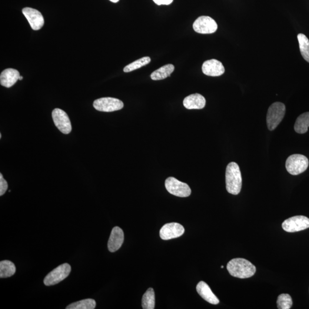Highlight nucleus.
<instances>
[{"mask_svg": "<svg viewBox=\"0 0 309 309\" xmlns=\"http://www.w3.org/2000/svg\"><path fill=\"white\" fill-rule=\"evenodd\" d=\"M227 269L232 277L241 279L250 278L256 272L255 266L244 258L232 259L227 264Z\"/></svg>", "mask_w": 309, "mask_h": 309, "instance_id": "nucleus-1", "label": "nucleus"}, {"mask_svg": "<svg viewBox=\"0 0 309 309\" xmlns=\"http://www.w3.org/2000/svg\"><path fill=\"white\" fill-rule=\"evenodd\" d=\"M226 185L228 193L238 195L241 192L242 185V175L238 164L235 162L229 164L226 170Z\"/></svg>", "mask_w": 309, "mask_h": 309, "instance_id": "nucleus-2", "label": "nucleus"}, {"mask_svg": "<svg viewBox=\"0 0 309 309\" xmlns=\"http://www.w3.org/2000/svg\"><path fill=\"white\" fill-rule=\"evenodd\" d=\"M286 112L284 103L275 102L268 108L267 122L268 129L273 131L283 120Z\"/></svg>", "mask_w": 309, "mask_h": 309, "instance_id": "nucleus-3", "label": "nucleus"}, {"mask_svg": "<svg viewBox=\"0 0 309 309\" xmlns=\"http://www.w3.org/2000/svg\"><path fill=\"white\" fill-rule=\"evenodd\" d=\"M308 166V159L301 154L291 155L286 162V168L288 172L293 175H297L305 172Z\"/></svg>", "mask_w": 309, "mask_h": 309, "instance_id": "nucleus-4", "label": "nucleus"}, {"mask_svg": "<svg viewBox=\"0 0 309 309\" xmlns=\"http://www.w3.org/2000/svg\"><path fill=\"white\" fill-rule=\"evenodd\" d=\"M166 190L169 194L178 197H188L191 194V190L189 185L174 177H169L165 181Z\"/></svg>", "mask_w": 309, "mask_h": 309, "instance_id": "nucleus-5", "label": "nucleus"}, {"mask_svg": "<svg viewBox=\"0 0 309 309\" xmlns=\"http://www.w3.org/2000/svg\"><path fill=\"white\" fill-rule=\"evenodd\" d=\"M71 271V267L68 264L60 265L46 275L44 280V284L46 286L58 284L68 277Z\"/></svg>", "mask_w": 309, "mask_h": 309, "instance_id": "nucleus-6", "label": "nucleus"}, {"mask_svg": "<svg viewBox=\"0 0 309 309\" xmlns=\"http://www.w3.org/2000/svg\"><path fill=\"white\" fill-rule=\"evenodd\" d=\"M282 228L288 232H295L309 228V218L303 215L295 216L285 220Z\"/></svg>", "mask_w": 309, "mask_h": 309, "instance_id": "nucleus-7", "label": "nucleus"}, {"mask_svg": "<svg viewBox=\"0 0 309 309\" xmlns=\"http://www.w3.org/2000/svg\"><path fill=\"white\" fill-rule=\"evenodd\" d=\"M94 108L99 111L111 112L121 110L124 104L119 99L113 98H100L94 102Z\"/></svg>", "mask_w": 309, "mask_h": 309, "instance_id": "nucleus-8", "label": "nucleus"}, {"mask_svg": "<svg viewBox=\"0 0 309 309\" xmlns=\"http://www.w3.org/2000/svg\"><path fill=\"white\" fill-rule=\"evenodd\" d=\"M193 29L196 32L201 34H211L217 31L218 25L210 17L202 16L194 21Z\"/></svg>", "mask_w": 309, "mask_h": 309, "instance_id": "nucleus-9", "label": "nucleus"}, {"mask_svg": "<svg viewBox=\"0 0 309 309\" xmlns=\"http://www.w3.org/2000/svg\"><path fill=\"white\" fill-rule=\"evenodd\" d=\"M52 118L56 127L64 134H68L72 131L70 119L66 113L61 109L56 108L52 111Z\"/></svg>", "mask_w": 309, "mask_h": 309, "instance_id": "nucleus-10", "label": "nucleus"}, {"mask_svg": "<svg viewBox=\"0 0 309 309\" xmlns=\"http://www.w3.org/2000/svg\"><path fill=\"white\" fill-rule=\"evenodd\" d=\"M185 232V228L178 223H169L163 227L160 230V237L164 240L181 237Z\"/></svg>", "mask_w": 309, "mask_h": 309, "instance_id": "nucleus-11", "label": "nucleus"}, {"mask_svg": "<svg viewBox=\"0 0 309 309\" xmlns=\"http://www.w3.org/2000/svg\"><path fill=\"white\" fill-rule=\"evenodd\" d=\"M22 13L27 19L29 24L35 31L41 29L44 24V19L41 12L31 8L22 9Z\"/></svg>", "mask_w": 309, "mask_h": 309, "instance_id": "nucleus-12", "label": "nucleus"}, {"mask_svg": "<svg viewBox=\"0 0 309 309\" xmlns=\"http://www.w3.org/2000/svg\"><path fill=\"white\" fill-rule=\"evenodd\" d=\"M202 72L206 75L216 77L221 76L225 72L224 65L221 62L216 59L209 60L204 62L202 65Z\"/></svg>", "mask_w": 309, "mask_h": 309, "instance_id": "nucleus-13", "label": "nucleus"}, {"mask_svg": "<svg viewBox=\"0 0 309 309\" xmlns=\"http://www.w3.org/2000/svg\"><path fill=\"white\" fill-rule=\"evenodd\" d=\"M124 232L121 228L116 227L113 228L108 242L109 251L114 252L118 251L124 244Z\"/></svg>", "mask_w": 309, "mask_h": 309, "instance_id": "nucleus-14", "label": "nucleus"}, {"mask_svg": "<svg viewBox=\"0 0 309 309\" xmlns=\"http://www.w3.org/2000/svg\"><path fill=\"white\" fill-rule=\"evenodd\" d=\"M20 76H21L20 73L16 69L12 68L5 69L0 75V83L5 87H11L19 80Z\"/></svg>", "mask_w": 309, "mask_h": 309, "instance_id": "nucleus-15", "label": "nucleus"}, {"mask_svg": "<svg viewBox=\"0 0 309 309\" xmlns=\"http://www.w3.org/2000/svg\"><path fill=\"white\" fill-rule=\"evenodd\" d=\"M197 291L199 295L209 303L212 305H217L219 303L218 298L206 282H199L197 286Z\"/></svg>", "mask_w": 309, "mask_h": 309, "instance_id": "nucleus-16", "label": "nucleus"}, {"mask_svg": "<svg viewBox=\"0 0 309 309\" xmlns=\"http://www.w3.org/2000/svg\"><path fill=\"white\" fill-rule=\"evenodd\" d=\"M206 99L201 94H194L189 95L184 101V105L188 109H201L205 108Z\"/></svg>", "mask_w": 309, "mask_h": 309, "instance_id": "nucleus-17", "label": "nucleus"}, {"mask_svg": "<svg viewBox=\"0 0 309 309\" xmlns=\"http://www.w3.org/2000/svg\"><path fill=\"white\" fill-rule=\"evenodd\" d=\"M174 69L175 66L172 64L165 65L153 72L151 75V78L153 81H161L169 77Z\"/></svg>", "mask_w": 309, "mask_h": 309, "instance_id": "nucleus-18", "label": "nucleus"}, {"mask_svg": "<svg viewBox=\"0 0 309 309\" xmlns=\"http://www.w3.org/2000/svg\"><path fill=\"white\" fill-rule=\"evenodd\" d=\"M309 127V112L304 113L296 120L294 130L298 134H303L307 132Z\"/></svg>", "mask_w": 309, "mask_h": 309, "instance_id": "nucleus-19", "label": "nucleus"}, {"mask_svg": "<svg viewBox=\"0 0 309 309\" xmlns=\"http://www.w3.org/2000/svg\"><path fill=\"white\" fill-rule=\"evenodd\" d=\"M16 267L12 262L2 261L0 262V277L6 278L12 276L15 274Z\"/></svg>", "mask_w": 309, "mask_h": 309, "instance_id": "nucleus-20", "label": "nucleus"}, {"mask_svg": "<svg viewBox=\"0 0 309 309\" xmlns=\"http://www.w3.org/2000/svg\"><path fill=\"white\" fill-rule=\"evenodd\" d=\"M142 305L144 309H154L155 305V292L152 288H149L142 297Z\"/></svg>", "mask_w": 309, "mask_h": 309, "instance_id": "nucleus-21", "label": "nucleus"}, {"mask_svg": "<svg viewBox=\"0 0 309 309\" xmlns=\"http://www.w3.org/2000/svg\"><path fill=\"white\" fill-rule=\"evenodd\" d=\"M300 49L302 57L309 62V41L307 36L300 33L297 36Z\"/></svg>", "mask_w": 309, "mask_h": 309, "instance_id": "nucleus-22", "label": "nucleus"}, {"mask_svg": "<svg viewBox=\"0 0 309 309\" xmlns=\"http://www.w3.org/2000/svg\"><path fill=\"white\" fill-rule=\"evenodd\" d=\"M96 301L93 299L88 298L85 300L74 302L66 307V309H94L96 307Z\"/></svg>", "mask_w": 309, "mask_h": 309, "instance_id": "nucleus-23", "label": "nucleus"}, {"mask_svg": "<svg viewBox=\"0 0 309 309\" xmlns=\"http://www.w3.org/2000/svg\"><path fill=\"white\" fill-rule=\"evenodd\" d=\"M150 62V58L148 57V56H147V57H144L137 60V61L131 63V64H129L127 66H125L124 71V72H130L148 64Z\"/></svg>", "mask_w": 309, "mask_h": 309, "instance_id": "nucleus-24", "label": "nucleus"}, {"mask_svg": "<svg viewBox=\"0 0 309 309\" xmlns=\"http://www.w3.org/2000/svg\"><path fill=\"white\" fill-rule=\"evenodd\" d=\"M277 304L279 309H290L293 305V301L290 295L282 294L279 295Z\"/></svg>", "mask_w": 309, "mask_h": 309, "instance_id": "nucleus-25", "label": "nucleus"}, {"mask_svg": "<svg viewBox=\"0 0 309 309\" xmlns=\"http://www.w3.org/2000/svg\"><path fill=\"white\" fill-rule=\"evenodd\" d=\"M8 187V183L6 182L2 174H0V196L4 195L7 191Z\"/></svg>", "mask_w": 309, "mask_h": 309, "instance_id": "nucleus-26", "label": "nucleus"}, {"mask_svg": "<svg viewBox=\"0 0 309 309\" xmlns=\"http://www.w3.org/2000/svg\"><path fill=\"white\" fill-rule=\"evenodd\" d=\"M158 5H168L171 4L174 0H152Z\"/></svg>", "mask_w": 309, "mask_h": 309, "instance_id": "nucleus-27", "label": "nucleus"}, {"mask_svg": "<svg viewBox=\"0 0 309 309\" xmlns=\"http://www.w3.org/2000/svg\"><path fill=\"white\" fill-rule=\"evenodd\" d=\"M109 1L114 3H116V2H118L119 1V0H109Z\"/></svg>", "mask_w": 309, "mask_h": 309, "instance_id": "nucleus-28", "label": "nucleus"}, {"mask_svg": "<svg viewBox=\"0 0 309 309\" xmlns=\"http://www.w3.org/2000/svg\"><path fill=\"white\" fill-rule=\"evenodd\" d=\"M22 79H23L22 76H20V77H19L20 81H22Z\"/></svg>", "mask_w": 309, "mask_h": 309, "instance_id": "nucleus-29", "label": "nucleus"}, {"mask_svg": "<svg viewBox=\"0 0 309 309\" xmlns=\"http://www.w3.org/2000/svg\"><path fill=\"white\" fill-rule=\"evenodd\" d=\"M224 268V266H222L221 268Z\"/></svg>", "mask_w": 309, "mask_h": 309, "instance_id": "nucleus-30", "label": "nucleus"}]
</instances>
